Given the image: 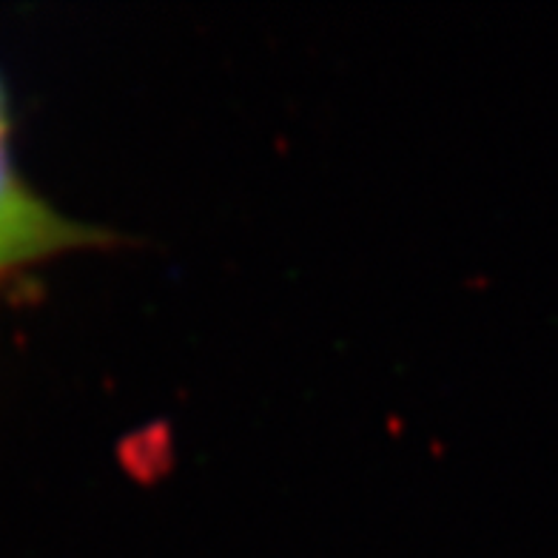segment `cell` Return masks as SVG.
I'll list each match as a JSON object with an SVG mask.
<instances>
[{"mask_svg": "<svg viewBox=\"0 0 558 558\" xmlns=\"http://www.w3.org/2000/svg\"><path fill=\"white\" fill-rule=\"evenodd\" d=\"M83 243H95V234L37 197L17 171L9 148V109L0 83V282Z\"/></svg>", "mask_w": 558, "mask_h": 558, "instance_id": "6da1fadb", "label": "cell"}]
</instances>
